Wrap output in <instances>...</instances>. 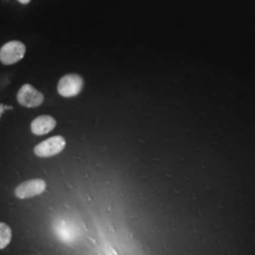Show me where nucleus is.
<instances>
[{
  "label": "nucleus",
  "mask_w": 255,
  "mask_h": 255,
  "mask_svg": "<svg viewBox=\"0 0 255 255\" xmlns=\"http://www.w3.org/2000/svg\"><path fill=\"white\" fill-rule=\"evenodd\" d=\"M26 54V46L20 41H10L0 48V62L5 65L16 64Z\"/></svg>",
  "instance_id": "1"
},
{
  "label": "nucleus",
  "mask_w": 255,
  "mask_h": 255,
  "mask_svg": "<svg viewBox=\"0 0 255 255\" xmlns=\"http://www.w3.org/2000/svg\"><path fill=\"white\" fill-rule=\"evenodd\" d=\"M83 88V79L77 74L64 76L58 83V93L64 98H72L79 95Z\"/></svg>",
  "instance_id": "2"
},
{
  "label": "nucleus",
  "mask_w": 255,
  "mask_h": 255,
  "mask_svg": "<svg viewBox=\"0 0 255 255\" xmlns=\"http://www.w3.org/2000/svg\"><path fill=\"white\" fill-rule=\"evenodd\" d=\"M65 145L66 141L64 137L60 135L50 137L35 146L34 153L41 158L51 157L61 153L64 150Z\"/></svg>",
  "instance_id": "3"
},
{
  "label": "nucleus",
  "mask_w": 255,
  "mask_h": 255,
  "mask_svg": "<svg viewBox=\"0 0 255 255\" xmlns=\"http://www.w3.org/2000/svg\"><path fill=\"white\" fill-rule=\"evenodd\" d=\"M44 101V95L28 83L24 84L17 93V101L23 107L36 108L41 106Z\"/></svg>",
  "instance_id": "4"
},
{
  "label": "nucleus",
  "mask_w": 255,
  "mask_h": 255,
  "mask_svg": "<svg viewBox=\"0 0 255 255\" xmlns=\"http://www.w3.org/2000/svg\"><path fill=\"white\" fill-rule=\"evenodd\" d=\"M46 188V183L42 179H33L20 183L14 189L15 196L21 199L26 200L44 193Z\"/></svg>",
  "instance_id": "5"
},
{
  "label": "nucleus",
  "mask_w": 255,
  "mask_h": 255,
  "mask_svg": "<svg viewBox=\"0 0 255 255\" xmlns=\"http://www.w3.org/2000/svg\"><path fill=\"white\" fill-rule=\"evenodd\" d=\"M56 120L51 116L44 115L34 119L30 124L31 132L35 135L41 136L49 133L56 127Z\"/></svg>",
  "instance_id": "6"
},
{
  "label": "nucleus",
  "mask_w": 255,
  "mask_h": 255,
  "mask_svg": "<svg viewBox=\"0 0 255 255\" xmlns=\"http://www.w3.org/2000/svg\"><path fill=\"white\" fill-rule=\"evenodd\" d=\"M12 232L8 224L0 222V250L5 249L11 241Z\"/></svg>",
  "instance_id": "7"
},
{
  "label": "nucleus",
  "mask_w": 255,
  "mask_h": 255,
  "mask_svg": "<svg viewBox=\"0 0 255 255\" xmlns=\"http://www.w3.org/2000/svg\"><path fill=\"white\" fill-rule=\"evenodd\" d=\"M6 110H12L11 106H5L4 104H0V119L3 115V113L6 111Z\"/></svg>",
  "instance_id": "8"
},
{
  "label": "nucleus",
  "mask_w": 255,
  "mask_h": 255,
  "mask_svg": "<svg viewBox=\"0 0 255 255\" xmlns=\"http://www.w3.org/2000/svg\"><path fill=\"white\" fill-rule=\"evenodd\" d=\"M18 2H20V3H22V4H28L31 0H17Z\"/></svg>",
  "instance_id": "9"
}]
</instances>
